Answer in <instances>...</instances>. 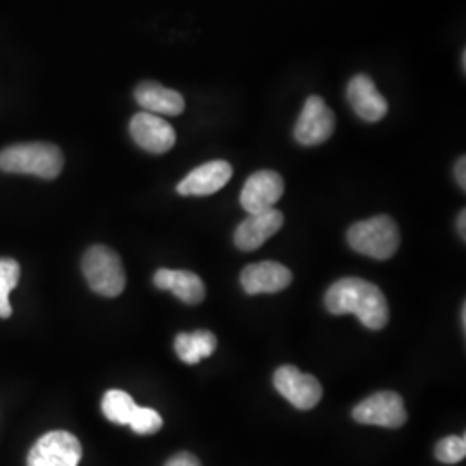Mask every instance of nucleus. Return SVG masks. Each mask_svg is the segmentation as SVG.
I'll return each instance as SVG.
<instances>
[{
	"label": "nucleus",
	"instance_id": "obj_1",
	"mask_svg": "<svg viewBox=\"0 0 466 466\" xmlns=\"http://www.w3.org/2000/svg\"><path fill=\"white\" fill-rule=\"evenodd\" d=\"M332 315H356L370 330H382L389 321V304L375 283L358 277L340 279L325 294Z\"/></svg>",
	"mask_w": 466,
	"mask_h": 466
},
{
	"label": "nucleus",
	"instance_id": "obj_2",
	"mask_svg": "<svg viewBox=\"0 0 466 466\" xmlns=\"http://www.w3.org/2000/svg\"><path fill=\"white\" fill-rule=\"evenodd\" d=\"M63 167V152L52 144H17L0 152V169L5 173L35 175L46 180H54L61 175Z\"/></svg>",
	"mask_w": 466,
	"mask_h": 466
},
{
	"label": "nucleus",
	"instance_id": "obj_3",
	"mask_svg": "<svg viewBox=\"0 0 466 466\" xmlns=\"http://www.w3.org/2000/svg\"><path fill=\"white\" fill-rule=\"evenodd\" d=\"M350 248L373 259H390L400 244L398 223L390 217H375L354 223L348 232Z\"/></svg>",
	"mask_w": 466,
	"mask_h": 466
},
{
	"label": "nucleus",
	"instance_id": "obj_4",
	"mask_svg": "<svg viewBox=\"0 0 466 466\" xmlns=\"http://www.w3.org/2000/svg\"><path fill=\"white\" fill-rule=\"evenodd\" d=\"M84 275L90 289L104 298H117L127 285L125 268L116 252L106 246H94L85 252Z\"/></svg>",
	"mask_w": 466,
	"mask_h": 466
},
{
	"label": "nucleus",
	"instance_id": "obj_5",
	"mask_svg": "<svg viewBox=\"0 0 466 466\" xmlns=\"http://www.w3.org/2000/svg\"><path fill=\"white\" fill-rule=\"evenodd\" d=\"M82 454V444L73 433L52 431L35 442L26 466H78Z\"/></svg>",
	"mask_w": 466,
	"mask_h": 466
},
{
	"label": "nucleus",
	"instance_id": "obj_6",
	"mask_svg": "<svg viewBox=\"0 0 466 466\" xmlns=\"http://www.w3.org/2000/svg\"><path fill=\"white\" fill-rule=\"evenodd\" d=\"M352 418L363 425L400 429L408 421V413L404 408V400L398 392L382 390L361 400L352 410Z\"/></svg>",
	"mask_w": 466,
	"mask_h": 466
},
{
	"label": "nucleus",
	"instance_id": "obj_7",
	"mask_svg": "<svg viewBox=\"0 0 466 466\" xmlns=\"http://www.w3.org/2000/svg\"><path fill=\"white\" fill-rule=\"evenodd\" d=\"M335 132V115L319 96H311L304 102L294 137L300 146H319L327 142Z\"/></svg>",
	"mask_w": 466,
	"mask_h": 466
},
{
	"label": "nucleus",
	"instance_id": "obj_8",
	"mask_svg": "<svg viewBox=\"0 0 466 466\" xmlns=\"http://www.w3.org/2000/svg\"><path fill=\"white\" fill-rule=\"evenodd\" d=\"M273 383L285 400L302 411L313 410L323 398V389L317 377L302 373L299 368L292 365L279 368L275 371Z\"/></svg>",
	"mask_w": 466,
	"mask_h": 466
},
{
	"label": "nucleus",
	"instance_id": "obj_9",
	"mask_svg": "<svg viewBox=\"0 0 466 466\" xmlns=\"http://www.w3.org/2000/svg\"><path fill=\"white\" fill-rule=\"evenodd\" d=\"M283 178L271 169H261L250 175L248 182L244 184L240 194V204L249 213H263L273 209L275 204L282 199Z\"/></svg>",
	"mask_w": 466,
	"mask_h": 466
},
{
	"label": "nucleus",
	"instance_id": "obj_10",
	"mask_svg": "<svg viewBox=\"0 0 466 466\" xmlns=\"http://www.w3.org/2000/svg\"><path fill=\"white\" fill-rule=\"evenodd\" d=\"M130 135L135 144L150 154H165L177 142L175 128L167 119L150 113H137L130 121Z\"/></svg>",
	"mask_w": 466,
	"mask_h": 466
},
{
	"label": "nucleus",
	"instance_id": "obj_11",
	"mask_svg": "<svg viewBox=\"0 0 466 466\" xmlns=\"http://www.w3.org/2000/svg\"><path fill=\"white\" fill-rule=\"evenodd\" d=\"M233 167L227 161H209L192 169L180 184L177 192L180 196H211L221 190L232 178Z\"/></svg>",
	"mask_w": 466,
	"mask_h": 466
},
{
	"label": "nucleus",
	"instance_id": "obj_12",
	"mask_svg": "<svg viewBox=\"0 0 466 466\" xmlns=\"http://www.w3.org/2000/svg\"><path fill=\"white\" fill-rule=\"evenodd\" d=\"M348 100L354 113L367 123H377L387 115L389 104L368 75H356L348 84Z\"/></svg>",
	"mask_w": 466,
	"mask_h": 466
},
{
	"label": "nucleus",
	"instance_id": "obj_13",
	"mask_svg": "<svg viewBox=\"0 0 466 466\" xmlns=\"http://www.w3.org/2000/svg\"><path fill=\"white\" fill-rule=\"evenodd\" d=\"M283 227V215L279 209H268L246 218L235 230V246L240 250L259 249Z\"/></svg>",
	"mask_w": 466,
	"mask_h": 466
},
{
	"label": "nucleus",
	"instance_id": "obj_14",
	"mask_svg": "<svg viewBox=\"0 0 466 466\" xmlns=\"http://www.w3.org/2000/svg\"><path fill=\"white\" fill-rule=\"evenodd\" d=\"M240 283L249 296L275 294L292 283V271L275 261L254 263L244 268Z\"/></svg>",
	"mask_w": 466,
	"mask_h": 466
},
{
	"label": "nucleus",
	"instance_id": "obj_15",
	"mask_svg": "<svg viewBox=\"0 0 466 466\" xmlns=\"http://www.w3.org/2000/svg\"><path fill=\"white\" fill-rule=\"evenodd\" d=\"M137 104L150 115L178 116L185 111L184 96L157 82H142L135 88Z\"/></svg>",
	"mask_w": 466,
	"mask_h": 466
},
{
	"label": "nucleus",
	"instance_id": "obj_16",
	"mask_svg": "<svg viewBox=\"0 0 466 466\" xmlns=\"http://www.w3.org/2000/svg\"><path fill=\"white\" fill-rule=\"evenodd\" d=\"M154 285L161 290L173 292L185 304H199L206 298V285L199 275L185 269H159L154 275Z\"/></svg>",
	"mask_w": 466,
	"mask_h": 466
},
{
	"label": "nucleus",
	"instance_id": "obj_17",
	"mask_svg": "<svg viewBox=\"0 0 466 466\" xmlns=\"http://www.w3.org/2000/svg\"><path fill=\"white\" fill-rule=\"evenodd\" d=\"M215 333L198 330L192 333H178L175 339V350L187 365H198L217 350Z\"/></svg>",
	"mask_w": 466,
	"mask_h": 466
},
{
	"label": "nucleus",
	"instance_id": "obj_18",
	"mask_svg": "<svg viewBox=\"0 0 466 466\" xmlns=\"http://www.w3.org/2000/svg\"><path fill=\"white\" fill-rule=\"evenodd\" d=\"M137 404L134 398L123 390L111 389L102 398V413L116 425H128L134 417Z\"/></svg>",
	"mask_w": 466,
	"mask_h": 466
},
{
	"label": "nucleus",
	"instance_id": "obj_19",
	"mask_svg": "<svg viewBox=\"0 0 466 466\" xmlns=\"http://www.w3.org/2000/svg\"><path fill=\"white\" fill-rule=\"evenodd\" d=\"M21 269L15 259H0V318L13 315L9 294L19 282Z\"/></svg>",
	"mask_w": 466,
	"mask_h": 466
},
{
	"label": "nucleus",
	"instance_id": "obj_20",
	"mask_svg": "<svg viewBox=\"0 0 466 466\" xmlns=\"http://www.w3.org/2000/svg\"><path fill=\"white\" fill-rule=\"evenodd\" d=\"M435 456L441 463L446 465H454L463 461L466 456V439L465 435H451L435 446Z\"/></svg>",
	"mask_w": 466,
	"mask_h": 466
},
{
	"label": "nucleus",
	"instance_id": "obj_21",
	"mask_svg": "<svg viewBox=\"0 0 466 466\" xmlns=\"http://www.w3.org/2000/svg\"><path fill=\"white\" fill-rule=\"evenodd\" d=\"M132 427V431L138 435H152V433L159 432L163 427V418L150 408H140L137 406L134 417L128 423Z\"/></svg>",
	"mask_w": 466,
	"mask_h": 466
},
{
	"label": "nucleus",
	"instance_id": "obj_22",
	"mask_svg": "<svg viewBox=\"0 0 466 466\" xmlns=\"http://www.w3.org/2000/svg\"><path fill=\"white\" fill-rule=\"evenodd\" d=\"M165 466H202L199 460L190 452H178L171 456Z\"/></svg>",
	"mask_w": 466,
	"mask_h": 466
},
{
	"label": "nucleus",
	"instance_id": "obj_23",
	"mask_svg": "<svg viewBox=\"0 0 466 466\" xmlns=\"http://www.w3.org/2000/svg\"><path fill=\"white\" fill-rule=\"evenodd\" d=\"M466 157L463 156V157H460V161L456 163V167H454V175H456V182H458V185L465 190L466 188Z\"/></svg>",
	"mask_w": 466,
	"mask_h": 466
},
{
	"label": "nucleus",
	"instance_id": "obj_24",
	"mask_svg": "<svg viewBox=\"0 0 466 466\" xmlns=\"http://www.w3.org/2000/svg\"><path fill=\"white\" fill-rule=\"evenodd\" d=\"M458 232L461 235V238L466 240V211L463 209L458 217Z\"/></svg>",
	"mask_w": 466,
	"mask_h": 466
},
{
	"label": "nucleus",
	"instance_id": "obj_25",
	"mask_svg": "<svg viewBox=\"0 0 466 466\" xmlns=\"http://www.w3.org/2000/svg\"><path fill=\"white\" fill-rule=\"evenodd\" d=\"M461 323H463V329L466 327V306L461 308Z\"/></svg>",
	"mask_w": 466,
	"mask_h": 466
}]
</instances>
